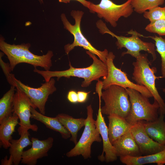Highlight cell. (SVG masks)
<instances>
[{
    "label": "cell",
    "mask_w": 165,
    "mask_h": 165,
    "mask_svg": "<svg viewBox=\"0 0 165 165\" xmlns=\"http://www.w3.org/2000/svg\"><path fill=\"white\" fill-rule=\"evenodd\" d=\"M86 53L93 60L92 64L89 66L84 68H77L73 67L69 62V68L66 70L61 71L40 70L34 68L33 71L41 75L45 82L49 81L53 77H56L58 80L62 77L69 78L75 77L83 79L81 86L87 87L94 80L98 81L101 77H105L108 73L106 64L98 59L94 53L86 51Z\"/></svg>",
    "instance_id": "6da1fadb"
},
{
    "label": "cell",
    "mask_w": 165,
    "mask_h": 165,
    "mask_svg": "<svg viewBox=\"0 0 165 165\" xmlns=\"http://www.w3.org/2000/svg\"><path fill=\"white\" fill-rule=\"evenodd\" d=\"M31 44L29 43L17 45L8 44L1 36L0 50L7 56L11 71L17 64L21 63L30 64L34 68L40 67L45 71L50 70L52 66L51 58L53 55V52L49 50L46 54L37 55L29 50Z\"/></svg>",
    "instance_id": "7a4b0ae2"
},
{
    "label": "cell",
    "mask_w": 165,
    "mask_h": 165,
    "mask_svg": "<svg viewBox=\"0 0 165 165\" xmlns=\"http://www.w3.org/2000/svg\"><path fill=\"white\" fill-rule=\"evenodd\" d=\"M147 53L141 54L133 63L134 70L132 79L138 85L146 87L152 94L154 99L156 100L160 106V114L165 116V103L157 89L155 80L162 78L157 77L155 74L157 72L156 68H151L147 58Z\"/></svg>",
    "instance_id": "3957f363"
},
{
    "label": "cell",
    "mask_w": 165,
    "mask_h": 165,
    "mask_svg": "<svg viewBox=\"0 0 165 165\" xmlns=\"http://www.w3.org/2000/svg\"><path fill=\"white\" fill-rule=\"evenodd\" d=\"M96 25L100 33L102 34H108L116 38L117 39L116 44L118 49L125 48L127 49V51L122 53V56L129 54L136 59L141 54L140 51L143 50L151 54L153 58L152 62L156 59L155 45L152 42H145L142 40L139 37L144 36L136 31L130 30L128 33L132 36L126 37L115 34L108 28L105 24L101 20L97 22Z\"/></svg>",
    "instance_id": "277c9868"
},
{
    "label": "cell",
    "mask_w": 165,
    "mask_h": 165,
    "mask_svg": "<svg viewBox=\"0 0 165 165\" xmlns=\"http://www.w3.org/2000/svg\"><path fill=\"white\" fill-rule=\"evenodd\" d=\"M126 89L129 95L131 108L126 119L130 125L141 120L152 121L158 118L160 106L156 100L154 99L153 103L151 104L148 98L138 91L129 88Z\"/></svg>",
    "instance_id": "5b68a950"
},
{
    "label": "cell",
    "mask_w": 165,
    "mask_h": 165,
    "mask_svg": "<svg viewBox=\"0 0 165 165\" xmlns=\"http://www.w3.org/2000/svg\"><path fill=\"white\" fill-rule=\"evenodd\" d=\"M84 12L82 11L73 10L71 15L74 19L75 24H72L68 21L65 15L62 13L61 16L64 28L69 31L74 36V41L72 44H68L64 46L65 53L68 55L75 47H82L97 56L101 61L106 64V57L108 51L105 49L101 51L97 50L94 47L83 35L81 29V22Z\"/></svg>",
    "instance_id": "8992f818"
},
{
    "label": "cell",
    "mask_w": 165,
    "mask_h": 165,
    "mask_svg": "<svg viewBox=\"0 0 165 165\" xmlns=\"http://www.w3.org/2000/svg\"><path fill=\"white\" fill-rule=\"evenodd\" d=\"M101 99L104 105L101 107L102 114L115 115L125 119L131 108V103L126 89L121 86L113 85L102 92Z\"/></svg>",
    "instance_id": "52a82bcc"
},
{
    "label": "cell",
    "mask_w": 165,
    "mask_h": 165,
    "mask_svg": "<svg viewBox=\"0 0 165 165\" xmlns=\"http://www.w3.org/2000/svg\"><path fill=\"white\" fill-rule=\"evenodd\" d=\"M87 117L82 136L74 147L66 153L68 157L81 155L84 159L91 157V147L94 142L102 141L93 119V110L91 105L86 107Z\"/></svg>",
    "instance_id": "ba28073f"
},
{
    "label": "cell",
    "mask_w": 165,
    "mask_h": 165,
    "mask_svg": "<svg viewBox=\"0 0 165 165\" xmlns=\"http://www.w3.org/2000/svg\"><path fill=\"white\" fill-rule=\"evenodd\" d=\"M131 0H127L122 4H117L111 0H101L97 4L91 2L88 9L90 12L97 13L99 18L104 19L112 26L115 27L121 17L127 18L132 14L134 10Z\"/></svg>",
    "instance_id": "9c48e42d"
},
{
    "label": "cell",
    "mask_w": 165,
    "mask_h": 165,
    "mask_svg": "<svg viewBox=\"0 0 165 165\" xmlns=\"http://www.w3.org/2000/svg\"><path fill=\"white\" fill-rule=\"evenodd\" d=\"M115 57L112 52L108 53L106 62L108 73L105 77L103 78L102 89L105 90L112 85H116L125 88L135 90L148 98L152 97V94L146 87L131 81L126 72L116 67L113 63Z\"/></svg>",
    "instance_id": "30bf717a"
},
{
    "label": "cell",
    "mask_w": 165,
    "mask_h": 165,
    "mask_svg": "<svg viewBox=\"0 0 165 165\" xmlns=\"http://www.w3.org/2000/svg\"><path fill=\"white\" fill-rule=\"evenodd\" d=\"M11 76L13 86L18 87L23 91L40 112L45 115V105L49 97L57 90L54 79L52 78L49 81L41 84L40 87L36 88L24 84L17 79L13 74H11Z\"/></svg>",
    "instance_id": "8fae6325"
},
{
    "label": "cell",
    "mask_w": 165,
    "mask_h": 165,
    "mask_svg": "<svg viewBox=\"0 0 165 165\" xmlns=\"http://www.w3.org/2000/svg\"><path fill=\"white\" fill-rule=\"evenodd\" d=\"M16 87L13 101V113L18 116L20 120V127L17 129L19 134L20 135L29 130L37 132L38 127L35 124H31L30 121L31 107L36 108L25 94L18 87Z\"/></svg>",
    "instance_id": "7c38bea8"
},
{
    "label": "cell",
    "mask_w": 165,
    "mask_h": 165,
    "mask_svg": "<svg viewBox=\"0 0 165 165\" xmlns=\"http://www.w3.org/2000/svg\"><path fill=\"white\" fill-rule=\"evenodd\" d=\"M130 131L142 155L155 153L165 148V145L154 141L148 135L145 130L143 120L132 125Z\"/></svg>",
    "instance_id": "4fadbf2b"
},
{
    "label": "cell",
    "mask_w": 165,
    "mask_h": 165,
    "mask_svg": "<svg viewBox=\"0 0 165 165\" xmlns=\"http://www.w3.org/2000/svg\"><path fill=\"white\" fill-rule=\"evenodd\" d=\"M53 141L51 137L42 140L31 138L32 146L28 150L24 151L21 163L27 165H36L38 159L48 156V153L53 146Z\"/></svg>",
    "instance_id": "5bb4252c"
},
{
    "label": "cell",
    "mask_w": 165,
    "mask_h": 165,
    "mask_svg": "<svg viewBox=\"0 0 165 165\" xmlns=\"http://www.w3.org/2000/svg\"><path fill=\"white\" fill-rule=\"evenodd\" d=\"M101 103H99V108L95 120L96 128L101 135L103 143V150L102 154L98 159L102 162L107 163L113 162L117 159L115 148L110 142L109 137L108 128L105 123L101 110Z\"/></svg>",
    "instance_id": "9a60e30c"
},
{
    "label": "cell",
    "mask_w": 165,
    "mask_h": 165,
    "mask_svg": "<svg viewBox=\"0 0 165 165\" xmlns=\"http://www.w3.org/2000/svg\"><path fill=\"white\" fill-rule=\"evenodd\" d=\"M112 145L118 157L142 155L130 130L116 141Z\"/></svg>",
    "instance_id": "2e32d148"
},
{
    "label": "cell",
    "mask_w": 165,
    "mask_h": 165,
    "mask_svg": "<svg viewBox=\"0 0 165 165\" xmlns=\"http://www.w3.org/2000/svg\"><path fill=\"white\" fill-rule=\"evenodd\" d=\"M108 131L110 141L112 144L129 131L132 126L126 119L120 116L112 115L108 116Z\"/></svg>",
    "instance_id": "e0dca14e"
},
{
    "label": "cell",
    "mask_w": 165,
    "mask_h": 165,
    "mask_svg": "<svg viewBox=\"0 0 165 165\" xmlns=\"http://www.w3.org/2000/svg\"><path fill=\"white\" fill-rule=\"evenodd\" d=\"M165 116L162 114L152 121H143L145 130L148 135L159 144L165 145Z\"/></svg>",
    "instance_id": "ac0fdd59"
},
{
    "label": "cell",
    "mask_w": 165,
    "mask_h": 165,
    "mask_svg": "<svg viewBox=\"0 0 165 165\" xmlns=\"http://www.w3.org/2000/svg\"><path fill=\"white\" fill-rule=\"evenodd\" d=\"M120 160L127 165H143L152 163L163 165L165 164V148L160 152L143 156L120 157Z\"/></svg>",
    "instance_id": "d6986e66"
},
{
    "label": "cell",
    "mask_w": 165,
    "mask_h": 165,
    "mask_svg": "<svg viewBox=\"0 0 165 165\" xmlns=\"http://www.w3.org/2000/svg\"><path fill=\"white\" fill-rule=\"evenodd\" d=\"M33 107L31 108V118L40 121L48 128L60 133L62 138L67 139L71 135L67 129L62 125L58 118L49 117L37 112Z\"/></svg>",
    "instance_id": "ffe728a7"
},
{
    "label": "cell",
    "mask_w": 165,
    "mask_h": 165,
    "mask_svg": "<svg viewBox=\"0 0 165 165\" xmlns=\"http://www.w3.org/2000/svg\"><path fill=\"white\" fill-rule=\"evenodd\" d=\"M19 118L15 114L4 119L0 123V145L5 149L10 146V140L12 139V135L15 131V128L19 122Z\"/></svg>",
    "instance_id": "44dd1931"
},
{
    "label": "cell",
    "mask_w": 165,
    "mask_h": 165,
    "mask_svg": "<svg viewBox=\"0 0 165 165\" xmlns=\"http://www.w3.org/2000/svg\"><path fill=\"white\" fill-rule=\"evenodd\" d=\"M30 135L28 131H25L21 134L19 139H12L10 140L9 152L10 155L12 156L14 165H18L20 164L22 160L24 148L32 145V142L29 138Z\"/></svg>",
    "instance_id": "7402d4cb"
},
{
    "label": "cell",
    "mask_w": 165,
    "mask_h": 165,
    "mask_svg": "<svg viewBox=\"0 0 165 165\" xmlns=\"http://www.w3.org/2000/svg\"><path fill=\"white\" fill-rule=\"evenodd\" d=\"M62 125L71 135L70 141L75 145L77 143L78 133L85 126V119L83 118H74L65 114L60 113L56 116Z\"/></svg>",
    "instance_id": "603a6c76"
},
{
    "label": "cell",
    "mask_w": 165,
    "mask_h": 165,
    "mask_svg": "<svg viewBox=\"0 0 165 165\" xmlns=\"http://www.w3.org/2000/svg\"><path fill=\"white\" fill-rule=\"evenodd\" d=\"M16 91V87L11 86L0 99V123L13 113V97Z\"/></svg>",
    "instance_id": "cb8c5ba5"
},
{
    "label": "cell",
    "mask_w": 165,
    "mask_h": 165,
    "mask_svg": "<svg viewBox=\"0 0 165 165\" xmlns=\"http://www.w3.org/2000/svg\"><path fill=\"white\" fill-rule=\"evenodd\" d=\"M165 0H132L131 5L134 10L139 14L163 5Z\"/></svg>",
    "instance_id": "d4e9b609"
},
{
    "label": "cell",
    "mask_w": 165,
    "mask_h": 165,
    "mask_svg": "<svg viewBox=\"0 0 165 165\" xmlns=\"http://www.w3.org/2000/svg\"><path fill=\"white\" fill-rule=\"evenodd\" d=\"M155 42L156 47V51L160 54L161 58V74L162 78H165V38L155 35L149 36Z\"/></svg>",
    "instance_id": "484cf974"
},
{
    "label": "cell",
    "mask_w": 165,
    "mask_h": 165,
    "mask_svg": "<svg viewBox=\"0 0 165 165\" xmlns=\"http://www.w3.org/2000/svg\"><path fill=\"white\" fill-rule=\"evenodd\" d=\"M143 16L152 22L160 19H165V6H156L143 13Z\"/></svg>",
    "instance_id": "4316f807"
},
{
    "label": "cell",
    "mask_w": 165,
    "mask_h": 165,
    "mask_svg": "<svg viewBox=\"0 0 165 165\" xmlns=\"http://www.w3.org/2000/svg\"><path fill=\"white\" fill-rule=\"evenodd\" d=\"M148 32L156 33L160 36L165 35V19H160L150 22L145 28Z\"/></svg>",
    "instance_id": "83f0119b"
},
{
    "label": "cell",
    "mask_w": 165,
    "mask_h": 165,
    "mask_svg": "<svg viewBox=\"0 0 165 165\" xmlns=\"http://www.w3.org/2000/svg\"><path fill=\"white\" fill-rule=\"evenodd\" d=\"M4 54L2 52L0 53V64L1 66L2 69V71L4 74L8 83L11 85L12 86L13 82L11 76V72L10 69L9 64L6 63L2 60V57Z\"/></svg>",
    "instance_id": "f1b7e54d"
},
{
    "label": "cell",
    "mask_w": 165,
    "mask_h": 165,
    "mask_svg": "<svg viewBox=\"0 0 165 165\" xmlns=\"http://www.w3.org/2000/svg\"><path fill=\"white\" fill-rule=\"evenodd\" d=\"M67 98L71 103H75L78 102L77 93L74 90H71L68 92Z\"/></svg>",
    "instance_id": "f546056e"
},
{
    "label": "cell",
    "mask_w": 165,
    "mask_h": 165,
    "mask_svg": "<svg viewBox=\"0 0 165 165\" xmlns=\"http://www.w3.org/2000/svg\"><path fill=\"white\" fill-rule=\"evenodd\" d=\"M89 93L82 91H78L77 92L78 102L80 103L85 102L87 99Z\"/></svg>",
    "instance_id": "4dcf8cb0"
},
{
    "label": "cell",
    "mask_w": 165,
    "mask_h": 165,
    "mask_svg": "<svg viewBox=\"0 0 165 165\" xmlns=\"http://www.w3.org/2000/svg\"><path fill=\"white\" fill-rule=\"evenodd\" d=\"M60 2H63L67 3L70 2L71 0H75L78 1L81 3L84 6L87 8H89V6L91 2L87 1L86 0H58Z\"/></svg>",
    "instance_id": "1f68e13d"
},
{
    "label": "cell",
    "mask_w": 165,
    "mask_h": 165,
    "mask_svg": "<svg viewBox=\"0 0 165 165\" xmlns=\"http://www.w3.org/2000/svg\"><path fill=\"white\" fill-rule=\"evenodd\" d=\"M1 165H12L13 164L12 156L10 155L9 159H8L7 156H6L1 160Z\"/></svg>",
    "instance_id": "d6a6232c"
},
{
    "label": "cell",
    "mask_w": 165,
    "mask_h": 165,
    "mask_svg": "<svg viewBox=\"0 0 165 165\" xmlns=\"http://www.w3.org/2000/svg\"><path fill=\"white\" fill-rule=\"evenodd\" d=\"M38 1L40 2L41 3H43V0H38Z\"/></svg>",
    "instance_id": "836d02e7"
},
{
    "label": "cell",
    "mask_w": 165,
    "mask_h": 165,
    "mask_svg": "<svg viewBox=\"0 0 165 165\" xmlns=\"http://www.w3.org/2000/svg\"><path fill=\"white\" fill-rule=\"evenodd\" d=\"M163 92L165 93V88H163Z\"/></svg>",
    "instance_id": "e575fe53"
}]
</instances>
